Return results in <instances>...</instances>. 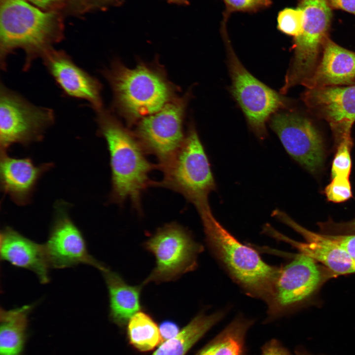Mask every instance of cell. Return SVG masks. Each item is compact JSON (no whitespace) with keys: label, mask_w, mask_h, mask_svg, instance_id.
Segmentation results:
<instances>
[{"label":"cell","mask_w":355,"mask_h":355,"mask_svg":"<svg viewBox=\"0 0 355 355\" xmlns=\"http://www.w3.org/2000/svg\"><path fill=\"white\" fill-rule=\"evenodd\" d=\"M296 355H315L307 351L304 347H298L296 348L295 351Z\"/></svg>","instance_id":"cell-37"},{"label":"cell","mask_w":355,"mask_h":355,"mask_svg":"<svg viewBox=\"0 0 355 355\" xmlns=\"http://www.w3.org/2000/svg\"><path fill=\"white\" fill-rule=\"evenodd\" d=\"M61 12L46 11L26 0H0V65L4 70L8 56L20 49L26 71L64 37Z\"/></svg>","instance_id":"cell-2"},{"label":"cell","mask_w":355,"mask_h":355,"mask_svg":"<svg viewBox=\"0 0 355 355\" xmlns=\"http://www.w3.org/2000/svg\"><path fill=\"white\" fill-rule=\"evenodd\" d=\"M86 1V0H69L67 6L68 11L73 13H81Z\"/></svg>","instance_id":"cell-36"},{"label":"cell","mask_w":355,"mask_h":355,"mask_svg":"<svg viewBox=\"0 0 355 355\" xmlns=\"http://www.w3.org/2000/svg\"><path fill=\"white\" fill-rule=\"evenodd\" d=\"M168 2L177 4L185 5L188 3V0H166Z\"/></svg>","instance_id":"cell-38"},{"label":"cell","mask_w":355,"mask_h":355,"mask_svg":"<svg viewBox=\"0 0 355 355\" xmlns=\"http://www.w3.org/2000/svg\"><path fill=\"white\" fill-rule=\"evenodd\" d=\"M355 259V235H328Z\"/></svg>","instance_id":"cell-31"},{"label":"cell","mask_w":355,"mask_h":355,"mask_svg":"<svg viewBox=\"0 0 355 355\" xmlns=\"http://www.w3.org/2000/svg\"><path fill=\"white\" fill-rule=\"evenodd\" d=\"M143 246L156 259L155 267L142 284L143 286L175 281L194 271L198 255L203 250L188 230L174 222L158 228Z\"/></svg>","instance_id":"cell-8"},{"label":"cell","mask_w":355,"mask_h":355,"mask_svg":"<svg viewBox=\"0 0 355 355\" xmlns=\"http://www.w3.org/2000/svg\"><path fill=\"white\" fill-rule=\"evenodd\" d=\"M304 13L303 31L293 38V56L287 73L292 80L302 82L314 73L329 37L332 9L327 0H299Z\"/></svg>","instance_id":"cell-11"},{"label":"cell","mask_w":355,"mask_h":355,"mask_svg":"<svg viewBox=\"0 0 355 355\" xmlns=\"http://www.w3.org/2000/svg\"><path fill=\"white\" fill-rule=\"evenodd\" d=\"M301 99L310 113L328 124L336 145L353 142L355 85L307 89Z\"/></svg>","instance_id":"cell-13"},{"label":"cell","mask_w":355,"mask_h":355,"mask_svg":"<svg viewBox=\"0 0 355 355\" xmlns=\"http://www.w3.org/2000/svg\"><path fill=\"white\" fill-rule=\"evenodd\" d=\"M159 328L162 339L165 340L175 337L179 332L178 325L170 320L163 321Z\"/></svg>","instance_id":"cell-34"},{"label":"cell","mask_w":355,"mask_h":355,"mask_svg":"<svg viewBox=\"0 0 355 355\" xmlns=\"http://www.w3.org/2000/svg\"><path fill=\"white\" fill-rule=\"evenodd\" d=\"M35 304L0 312V355H20L28 323Z\"/></svg>","instance_id":"cell-22"},{"label":"cell","mask_w":355,"mask_h":355,"mask_svg":"<svg viewBox=\"0 0 355 355\" xmlns=\"http://www.w3.org/2000/svg\"><path fill=\"white\" fill-rule=\"evenodd\" d=\"M337 277L311 256L299 252L280 267L267 305V322L291 314L308 303L329 280Z\"/></svg>","instance_id":"cell-6"},{"label":"cell","mask_w":355,"mask_h":355,"mask_svg":"<svg viewBox=\"0 0 355 355\" xmlns=\"http://www.w3.org/2000/svg\"><path fill=\"white\" fill-rule=\"evenodd\" d=\"M191 96L188 90L135 125V135L145 152L158 159L161 170L172 161L185 139L183 122Z\"/></svg>","instance_id":"cell-9"},{"label":"cell","mask_w":355,"mask_h":355,"mask_svg":"<svg viewBox=\"0 0 355 355\" xmlns=\"http://www.w3.org/2000/svg\"><path fill=\"white\" fill-rule=\"evenodd\" d=\"M1 260L34 272L41 284L49 282V264L44 244H38L6 227L0 234Z\"/></svg>","instance_id":"cell-17"},{"label":"cell","mask_w":355,"mask_h":355,"mask_svg":"<svg viewBox=\"0 0 355 355\" xmlns=\"http://www.w3.org/2000/svg\"><path fill=\"white\" fill-rule=\"evenodd\" d=\"M52 166L45 164L36 166L29 158H16L1 151V187L16 204L23 205L30 200L32 193L41 176Z\"/></svg>","instance_id":"cell-19"},{"label":"cell","mask_w":355,"mask_h":355,"mask_svg":"<svg viewBox=\"0 0 355 355\" xmlns=\"http://www.w3.org/2000/svg\"><path fill=\"white\" fill-rule=\"evenodd\" d=\"M225 311L210 315L201 312L175 337L166 340L152 355H185L210 329L221 320Z\"/></svg>","instance_id":"cell-21"},{"label":"cell","mask_w":355,"mask_h":355,"mask_svg":"<svg viewBox=\"0 0 355 355\" xmlns=\"http://www.w3.org/2000/svg\"><path fill=\"white\" fill-rule=\"evenodd\" d=\"M321 233L328 235H355V218L337 222L331 219L318 223Z\"/></svg>","instance_id":"cell-29"},{"label":"cell","mask_w":355,"mask_h":355,"mask_svg":"<svg viewBox=\"0 0 355 355\" xmlns=\"http://www.w3.org/2000/svg\"><path fill=\"white\" fill-rule=\"evenodd\" d=\"M270 125L295 161L312 174L321 171L325 155L324 141L310 118L290 109L273 114Z\"/></svg>","instance_id":"cell-12"},{"label":"cell","mask_w":355,"mask_h":355,"mask_svg":"<svg viewBox=\"0 0 355 355\" xmlns=\"http://www.w3.org/2000/svg\"><path fill=\"white\" fill-rule=\"evenodd\" d=\"M46 243L50 268L63 269L86 264L102 270L106 266L89 252L83 236L63 208L57 209Z\"/></svg>","instance_id":"cell-14"},{"label":"cell","mask_w":355,"mask_h":355,"mask_svg":"<svg viewBox=\"0 0 355 355\" xmlns=\"http://www.w3.org/2000/svg\"><path fill=\"white\" fill-rule=\"evenodd\" d=\"M46 11L61 12L67 8L69 0H27Z\"/></svg>","instance_id":"cell-32"},{"label":"cell","mask_w":355,"mask_h":355,"mask_svg":"<svg viewBox=\"0 0 355 355\" xmlns=\"http://www.w3.org/2000/svg\"><path fill=\"white\" fill-rule=\"evenodd\" d=\"M164 177L154 185L181 194L197 209L202 218L212 213L208 197L215 188L210 163L193 123L172 161L161 169Z\"/></svg>","instance_id":"cell-5"},{"label":"cell","mask_w":355,"mask_h":355,"mask_svg":"<svg viewBox=\"0 0 355 355\" xmlns=\"http://www.w3.org/2000/svg\"><path fill=\"white\" fill-rule=\"evenodd\" d=\"M324 193L327 200L331 202L340 203L348 200L353 195L349 178H332L330 182L325 187Z\"/></svg>","instance_id":"cell-27"},{"label":"cell","mask_w":355,"mask_h":355,"mask_svg":"<svg viewBox=\"0 0 355 355\" xmlns=\"http://www.w3.org/2000/svg\"><path fill=\"white\" fill-rule=\"evenodd\" d=\"M55 118L52 109L34 105L0 83V151L6 152L14 143L27 145L40 141Z\"/></svg>","instance_id":"cell-10"},{"label":"cell","mask_w":355,"mask_h":355,"mask_svg":"<svg viewBox=\"0 0 355 355\" xmlns=\"http://www.w3.org/2000/svg\"><path fill=\"white\" fill-rule=\"evenodd\" d=\"M327 0L332 9H341L355 15V0Z\"/></svg>","instance_id":"cell-35"},{"label":"cell","mask_w":355,"mask_h":355,"mask_svg":"<svg viewBox=\"0 0 355 355\" xmlns=\"http://www.w3.org/2000/svg\"><path fill=\"white\" fill-rule=\"evenodd\" d=\"M254 322L237 316L196 355H247L246 336Z\"/></svg>","instance_id":"cell-23"},{"label":"cell","mask_w":355,"mask_h":355,"mask_svg":"<svg viewBox=\"0 0 355 355\" xmlns=\"http://www.w3.org/2000/svg\"><path fill=\"white\" fill-rule=\"evenodd\" d=\"M226 7L225 17L233 12H256L270 6L271 0H223Z\"/></svg>","instance_id":"cell-28"},{"label":"cell","mask_w":355,"mask_h":355,"mask_svg":"<svg viewBox=\"0 0 355 355\" xmlns=\"http://www.w3.org/2000/svg\"><path fill=\"white\" fill-rule=\"evenodd\" d=\"M355 85V52L326 40L319 63L303 86L307 89Z\"/></svg>","instance_id":"cell-18"},{"label":"cell","mask_w":355,"mask_h":355,"mask_svg":"<svg viewBox=\"0 0 355 355\" xmlns=\"http://www.w3.org/2000/svg\"><path fill=\"white\" fill-rule=\"evenodd\" d=\"M101 271L108 290L110 318L118 325L124 326L141 309L140 297L143 285H129L106 266Z\"/></svg>","instance_id":"cell-20"},{"label":"cell","mask_w":355,"mask_h":355,"mask_svg":"<svg viewBox=\"0 0 355 355\" xmlns=\"http://www.w3.org/2000/svg\"><path fill=\"white\" fill-rule=\"evenodd\" d=\"M127 333L130 344L137 350H153L162 340L159 328L150 316L138 312L128 322Z\"/></svg>","instance_id":"cell-24"},{"label":"cell","mask_w":355,"mask_h":355,"mask_svg":"<svg viewBox=\"0 0 355 355\" xmlns=\"http://www.w3.org/2000/svg\"><path fill=\"white\" fill-rule=\"evenodd\" d=\"M353 143V142H344L336 145L337 150L331 165V178H349L352 166L351 151Z\"/></svg>","instance_id":"cell-26"},{"label":"cell","mask_w":355,"mask_h":355,"mask_svg":"<svg viewBox=\"0 0 355 355\" xmlns=\"http://www.w3.org/2000/svg\"><path fill=\"white\" fill-rule=\"evenodd\" d=\"M102 74L112 92V109L128 127L179 96V87L169 79L157 59L150 63L141 61L129 68L115 59Z\"/></svg>","instance_id":"cell-1"},{"label":"cell","mask_w":355,"mask_h":355,"mask_svg":"<svg viewBox=\"0 0 355 355\" xmlns=\"http://www.w3.org/2000/svg\"><path fill=\"white\" fill-rule=\"evenodd\" d=\"M201 221L209 248L233 280L247 295L267 303L280 267L266 263L256 251L240 242L213 214Z\"/></svg>","instance_id":"cell-4"},{"label":"cell","mask_w":355,"mask_h":355,"mask_svg":"<svg viewBox=\"0 0 355 355\" xmlns=\"http://www.w3.org/2000/svg\"><path fill=\"white\" fill-rule=\"evenodd\" d=\"M261 355H292L288 350L277 339H272L261 348Z\"/></svg>","instance_id":"cell-30"},{"label":"cell","mask_w":355,"mask_h":355,"mask_svg":"<svg viewBox=\"0 0 355 355\" xmlns=\"http://www.w3.org/2000/svg\"><path fill=\"white\" fill-rule=\"evenodd\" d=\"M42 59L65 95L86 101L96 112L104 108L101 82L78 66L65 51L53 48Z\"/></svg>","instance_id":"cell-15"},{"label":"cell","mask_w":355,"mask_h":355,"mask_svg":"<svg viewBox=\"0 0 355 355\" xmlns=\"http://www.w3.org/2000/svg\"><path fill=\"white\" fill-rule=\"evenodd\" d=\"M278 219L300 234L305 240L298 242L281 236L299 252L311 256L336 276L355 274V259L328 235L307 229L284 212L279 213Z\"/></svg>","instance_id":"cell-16"},{"label":"cell","mask_w":355,"mask_h":355,"mask_svg":"<svg viewBox=\"0 0 355 355\" xmlns=\"http://www.w3.org/2000/svg\"><path fill=\"white\" fill-rule=\"evenodd\" d=\"M99 134L107 143L110 155L112 188L110 199L122 205L130 200L133 207L141 213V197L154 181L149 174L156 166L145 157V151L134 132L109 110L96 112Z\"/></svg>","instance_id":"cell-3"},{"label":"cell","mask_w":355,"mask_h":355,"mask_svg":"<svg viewBox=\"0 0 355 355\" xmlns=\"http://www.w3.org/2000/svg\"><path fill=\"white\" fill-rule=\"evenodd\" d=\"M232 80L231 92L248 122L261 139L267 135L266 123L281 109H289L288 100L252 75L243 65L231 45L227 32L222 33Z\"/></svg>","instance_id":"cell-7"},{"label":"cell","mask_w":355,"mask_h":355,"mask_svg":"<svg viewBox=\"0 0 355 355\" xmlns=\"http://www.w3.org/2000/svg\"><path fill=\"white\" fill-rule=\"evenodd\" d=\"M304 13L301 8H285L280 11L277 18L278 29L282 33L293 36L303 31Z\"/></svg>","instance_id":"cell-25"},{"label":"cell","mask_w":355,"mask_h":355,"mask_svg":"<svg viewBox=\"0 0 355 355\" xmlns=\"http://www.w3.org/2000/svg\"><path fill=\"white\" fill-rule=\"evenodd\" d=\"M125 0H86L81 13L95 9H104L110 6H118Z\"/></svg>","instance_id":"cell-33"}]
</instances>
